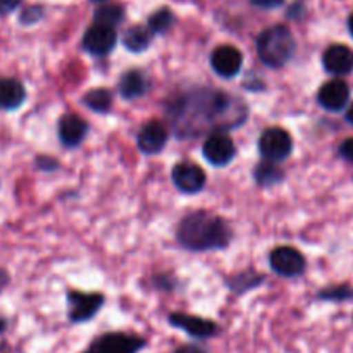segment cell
<instances>
[{
    "label": "cell",
    "instance_id": "obj_1",
    "mask_svg": "<svg viewBox=\"0 0 353 353\" xmlns=\"http://www.w3.org/2000/svg\"><path fill=\"white\" fill-rule=\"evenodd\" d=\"M171 126L181 138H195L205 131H230L248 117L240 97L223 90L192 88L174 95L165 105Z\"/></svg>",
    "mask_w": 353,
    "mask_h": 353
},
{
    "label": "cell",
    "instance_id": "obj_2",
    "mask_svg": "<svg viewBox=\"0 0 353 353\" xmlns=\"http://www.w3.org/2000/svg\"><path fill=\"white\" fill-rule=\"evenodd\" d=\"M179 245L192 252H210L223 250L230 245L231 234L226 221L219 216L203 212H192L179 223L176 231Z\"/></svg>",
    "mask_w": 353,
    "mask_h": 353
},
{
    "label": "cell",
    "instance_id": "obj_3",
    "mask_svg": "<svg viewBox=\"0 0 353 353\" xmlns=\"http://www.w3.org/2000/svg\"><path fill=\"white\" fill-rule=\"evenodd\" d=\"M296 50V41L292 31L283 24L268 28L257 38L259 59L268 68L279 69L288 64Z\"/></svg>",
    "mask_w": 353,
    "mask_h": 353
},
{
    "label": "cell",
    "instance_id": "obj_4",
    "mask_svg": "<svg viewBox=\"0 0 353 353\" xmlns=\"http://www.w3.org/2000/svg\"><path fill=\"white\" fill-rule=\"evenodd\" d=\"M148 347V340L138 333L109 331L93 338L81 353H141Z\"/></svg>",
    "mask_w": 353,
    "mask_h": 353
},
{
    "label": "cell",
    "instance_id": "obj_5",
    "mask_svg": "<svg viewBox=\"0 0 353 353\" xmlns=\"http://www.w3.org/2000/svg\"><path fill=\"white\" fill-rule=\"evenodd\" d=\"M105 296L102 293H85L78 290L68 292V319L72 324L90 323L102 310Z\"/></svg>",
    "mask_w": 353,
    "mask_h": 353
},
{
    "label": "cell",
    "instance_id": "obj_6",
    "mask_svg": "<svg viewBox=\"0 0 353 353\" xmlns=\"http://www.w3.org/2000/svg\"><path fill=\"white\" fill-rule=\"evenodd\" d=\"M168 323L196 341L212 340V338L219 336L221 333V326L214 321L185 312H171L168 316Z\"/></svg>",
    "mask_w": 353,
    "mask_h": 353
},
{
    "label": "cell",
    "instance_id": "obj_7",
    "mask_svg": "<svg viewBox=\"0 0 353 353\" xmlns=\"http://www.w3.org/2000/svg\"><path fill=\"white\" fill-rule=\"evenodd\" d=\"M293 140L288 131L281 128H269L259 138V152L269 162H281L292 155Z\"/></svg>",
    "mask_w": 353,
    "mask_h": 353
},
{
    "label": "cell",
    "instance_id": "obj_8",
    "mask_svg": "<svg viewBox=\"0 0 353 353\" xmlns=\"http://www.w3.org/2000/svg\"><path fill=\"white\" fill-rule=\"evenodd\" d=\"M202 154L210 165L224 168L236 157V147H234L233 138L228 137L224 131H214L203 141Z\"/></svg>",
    "mask_w": 353,
    "mask_h": 353
},
{
    "label": "cell",
    "instance_id": "obj_9",
    "mask_svg": "<svg viewBox=\"0 0 353 353\" xmlns=\"http://www.w3.org/2000/svg\"><path fill=\"white\" fill-rule=\"evenodd\" d=\"M269 264L283 278H296L305 271V257L293 247H278L269 255Z\"/></svg>",
    "mask_w": 353,
    "mask_h": 353
},
{
    "label": "cell",
    "instance_id": "obj_10",
    "mask_svg": "<svg viewBox=\"0 0 353 353\" xmlns=\"http://www.w3.org/2000/svg\"><path fill=\"white\" fill-rule=\"evenodd\" d=\"M117 43V33L114 28L95 23L86 30L83 37V48L97 57H105L114 50Z\"/></svg>",
    "mask_w": 353,
    "mask_h": 353
},
{
    "label": "cell",
    "instance_id": "obj_11",
    "mask_svg": "<svg viewBox=\"0 0 353 353\" xmlns=\"http://www.w3.org/2000/svg\"><path fill=\"white\" fill-rule=\"evenodd\" d=\"M172 183L181 193L195 195L203 190L207 176L200 165L193 164V162H179L172 168Z\"/></svg>",
    "mask_w": 353,
    "mask_h": 353
},
{
    "label": "cell",
    "instance_id": "obj_12",
    "mask_svg": "<svg viewBox=\"0 0 353 353\" xmlns=\"http://www.w3.org/2000/svg\"><path fill=\"white\" fill-rule=\"evenodd\" d=\"M210 65L217 76L231 79L241 71L243 55L233 45H221V47L214 48L212 55H210Z\"/></svg>",
    "mask_w": 353,
    "mask_h": 353
},
{
    "label": "cell",
    "instance_id": "obj_13",
    "mask_svg": "<svg viewBox=\"0 0 353 353\" xmlns=\"http://www.w3.org/2000/svg\"><path fill=\"white\" fill-rule=\"evenodd\" d=\"M168 138L169 131L164 123H161V121H148L138 131L137 145L141 154L157 155L164 150L165 143H168Z\"/></svg>",
    "mask_w": 353,
    "mask_h": 353
},
{
    "label": "cell",
    "instance_id": "obj_14",
    "mask_svg": "<svg viewBox=\"0 0 353 353\" xmlns=\"http://www.w3.org/2000/svg\"><path fill=\"white\" fill-rule=\"evenodd\" d=\"M317 100L321 105L330 112H340L348 105L350 100V86L343 79H331L321 86L317 93Z\"/></svg>",
    "mask_w": 353,
    "mask_h": 353
},
{
    "label": "cell",
    "instance_id": "obj_15",
    "mask_svg": "<svg viewBox=\"0 0 353 353\" xmlns=\"http://www.w3.org/2000/svg\"><path fill=\"white\" fill-rule=\"evenodd\" d=\"M323 65L333 76L350 74L353 72V50L347 45H331L324 52Z\"/></svg>",
    "mask_w": 353,
    "mask_h": 353
},
{
    "label": "cell",
    "instance_id": "obj_16",
    "mask_svg": "<svg viewBox=\"0 0 353 353\" xmlns=\"http://www.w3.org/2000/svg\"><path fill=\"white\" fill-rule=\"evenodd\" d=\"M59 140L64 147L74 148L83 143L88 133V124L76 114H65L59 119Z\"/></svg>",
    "mask_w": 353,
    "mask_h": 353
},
{
    "label": "cell",
    "instance_id": "obj_17",
    "mask_svg": "<svg viewBox=\"0 0 353 353\" xmlns=\"http://www.w3.org/2000/svg\"><path fill=\"white\" fill-rule=\"evenodd\" d=\"M117 90H119L123 99L134 100L147 95L148 90H150V81H148V76L143 71L131 69V71H126L121 76Z\"/></svg>",
    "mask_w": 353,
    "mask_h": 353
},
{
    "label": "cell",
    "instance_id": "obj_18",
    "mask_svg": "<svg viewBox=\"0 0 353 353\" xmlns=\"http://www.w3.org/2000/svg\"><path fill=\"white\" fill-rule=\"evenodd\" d=\"M24 100H26V90L17 79H0V109L16 110L23 105Z\"/></svg>",
    "mask_w": 353,
    "mask_h": 353
},
{
    "label": "cell",
    "instance_id": "obj_19",
    "mask_svg": "<svg viewBox=\"0 0 353 353\" xmlns=\"http://www.w3.org/2000/svg\"><path fill=\"white\" fill-rule=\"evenodd\" d=\"M254 178L259 186H262V188H271V186L279 185L285 179V172L279 168L278 162L264 161L254 169Z\"/></svg>",
    "mask_w": 353,
    "mask_h": 353
},
{
    "label": "cell",
    "instance_id": "obj_20",
    "mask_svg": "<svg viewBox=\"0 0 353 353\" xmlns=\"http://www.w3.org/2000/svg\"><path fill=\"white\" fill-rule=\"evenodd\" d=\"M152 34L154 33L148 30V26H133L123 34V45L130 52L140 54V52L147 50L150 47Z\"/></svg>",
    "mask_w": 353,
    "mask_h": 353
},
{
    "label": "cell",
    "instance_id": "obj_21",
    "mask_svg": "<svg viewBox=\"0 0 353 353\" xmlns=\"http://www.w3.org/2000/svg\"><path fill=\"white\" fill-rule=\"evenodd\" d=\"M114 97L109 90L105 88H95L86 92V95L83 97V103L88 107L90 110L99 114H105L112 109Z\"/></svg>",
    "mask_w": 353,
    "mask_h": 353
},
{
    "label": "cell",
    "instance_id": "obj_22",
    "mask_svg": "<svg viewBox=\"0 0 353 353\" xmlns=\"http://www.w3.org/2000/svg\"><path fill=\"white\" fill-rule=\"evenodd\" d=\"M126 17L123 6H117V3H107L97 9L95 12V23L105 24V26L116 28L117 24H121Z\"/></svg>",
    "mask_w": 353,
    "mask_h": 353
},
{
    "label": "cell",
    "instance_id": "obj_23",
    "mask_svg": "<svg viewBox=\"0 0 353 353\" xmlns=\"http://www.w3.org/2000/svg\"><path fill=\"white\" fill-rule=\"evenodd\" d=\"M262 281H264L262 276H257L252 271H248V272H241V274L234 276L233 279H230V281H228V286H230L231 292L236 293V295H243V293L257 288Z\"/></svg>",
    "mask_w": 353,
    "mask_h": 353
},
{
    "label": "cell",
    "instance_id": "obj_24",
    "mask_svg": "<svg viewBox=\"0 0 353 353\" xmlns=\"http://www.w3.org/2000/svg\"><path fill=\"white\" fill-rule=\"evenodd\" d=\"M174 14L171 12L169 9H159L157 12H154L150 16V19H148V30L152 31V33H157V34H164L168 33L169 30H171L172 26H174Z\"/></svg>",
    "mask_w": 353,
    "mask_h": 353
},
{
    "label": "cell",
    "instance_id": "obj_25",
    "mask_svg": "<svg viewBox=\"0 0 353 353\" xmlns=\"http://www.w3.org/2000/svg\"><path fill=\"white\" fill-rule=\"evenodd\" d=\"M319 299L327 300V302H345V300L353 299V290L347 285L330 286L319 293Z\"/></svg>",
    "mask_w": 353,
    "mask_h": 353
},
{
    "label": "cell",
    "instance_id": "obj_26",
    "mask_svg": "<svg viewBox=\"0 0 353 353\" xmlns=\"http://www.w3.org/2000/svg\"><path fill=\"white\" fill-rule=\"evenodd\" d=\"M171 353H210V352H209V348L205 347V345L195 341V343L179 345V347L174 348V350H172Z\"/></svg>",
    "mask_w": 353,
    "mask_h": 353
},
{
    "label": "cell",
    "instance_id": "obj_27",
    "mask_svg": "<svg viewBox=\"0 0 353 353\" xmlns=\"http://www.w3.org/2000/svg\"><path fill=\"white\" fill-rule=\"evenodd\" d=\"M40 16H41L40 7H28V9L23 12V16H21V21H23L24 24H31V23H37V21L40 19Z\"/></svg>",
    "mask_w": 353,
    "mask_h": 353
},
{
    "label": "cell",
    "instance_id": "obj_28",
    "mask_svg": "<svg viewBox=\"0 0 353 353\" xmlns=\"http://www.w3.org/2000/svg\"><path fill=\"white\" fill-rule=\"evenodd\" d=\"M340 155L345 159V161L352 162L353 164V138H348L341 143L340 147Z\"/></svg>",
    "mask_w": 353,
    "mask_h": 353
},
{
    "label": "cell",
    "instance_id": "obj_29",
    "mask_svg": "<svg viewBox=\"0 0 353 353\" xmlns=\"http://www.w3.org/2000/svg\"><path fill=\"white\" fill-rule=\"evenodd\" d=\"M252 3L261 9H276V7H281L285 0H252Z\"/></svg>",
    "mask_w": 353,
    "mask_h": 353
},
{
    "label": "cell",
    "instance_id": "obj_30",
    "mask_svg": "<svg viewBox=\"0 0 353 353\" xmlns=\"http://www.w3.org/2000/svg\"><path fill=\"white\" fill-rule=\"evenodd\" d=\"M17 3H19V0H0V14L12 12Z\"/></svg>",
    "mask_w": 353,
    "mask_h": 353
},
{
    "label": "cell",
    "instance_id": "obj_31",
    "mask_svg": "<svg viewBox=\"0 0 353 353\" xmlns=\"http://www.w3.org/2000/svg\"><path fill=\"white\" fill-rule=\"evenodd\" d=\"M6 330H7V319L0 317V334L6 333Z\"/></svg>",
    "mask_w": 353,
    "mask_h": 353
},
{
    "label": "cell",
    "instance_id": "obj_32",
    "mask_svg": "<svg viewBox=\"0 0 353 353\" xmlns=\"http://www.w3.org/2000/svg\"><path fill=\"white\" fill-rule=\"evenodd\" d=\"M347 121L353 126V103H352V107L348 109V112H347Z\"/></svg>",
    "mask_w": 353,
    "mask_h": 353
},
{
    "label": "cell",
    "instance_id": "obj_33",
    "mask_svg": "<svg viewBox=\"0 0 353 353\" xmlns=\"http://www.w3.org/2000/svg\"><path fill=\"white\" fill-rule=\"evenodd\" d=\"M348 28H350V33H352V37H353V14L350 16V19H348Z\"/></svg>",
    "mask_w": 353,
    "mask_h": 353
},
{
    "label": "cell",
    "instance_id": "obj_34",
    "mask_svg": "<svg viewBox=\"0 0 353 353\" xmlns=\"http://www.w3.org/2000/svg\"><path fill=\"white\" fill-rule=\"evenodd\" d=\"M0 276H2V274H0ZM3 283H6V278L0 279V288H2V286H3Z\"/></svg>",
    "mask_w": 353,
    "mask_h": 353
},
{
    "label": "cell",
    "instance_id": "obj_35",
    "mask_svg": "<svg viewBox=\"0 0 353 353\" xmlns=\"http://www.w3.org/2000/svg\"><path fill=\"white\" fill-rule=\"evenodd\" d=\"M93 2H105V0H93Z\"/></svg>",
    "mask_w": 353,
    "mask_h": 353
}]
</instances>
